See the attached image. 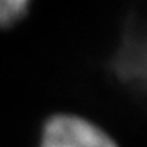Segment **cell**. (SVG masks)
<instances>
[{
    "instance_id": "obj_3",
    "label": "cell",
    "mask_w": 147,
    "mask_h": 147,
    "mask_svg": "<svg viewBox=\"0 0 147 147\" xmlns=\"http://www.w3.org/2000/svg\"><path fill=\"white\" fill-rule=\"evenodd\" d=\"M30 3L27 0H0V27H9L27 14Z\"/></svg>"
},
{
    "instance_id": "obj_1",
    "label": "cell",
    "mask_w": 147,
    "mask_h": 147,
    "mask_svg": "<svg viewBox=\"0 0 147 147\" xmlns=\"http://www.w3.org/2000/svg\"><path fill=\"white\" fill-rule=\"evenodd\" d=\"M39 147H117L105 130L77 114H55L44 124Z\"/></svg>"
},
{
    "instance_id": "obj_2",
    "label": "cell",
    "mask_w": 147,
    "mask_h": 147,
    "mask_svg": "<svg viewBox=\"0 0 147 147\" xmlns=\"http://www.w3.org/2000/svg\"><path fill=\"white\" fill-rule=\"evenodd\" d=\"M116 67L124 78L147 89V36L128 41L117 57Z\"/></svg>"
}]
</instances>
